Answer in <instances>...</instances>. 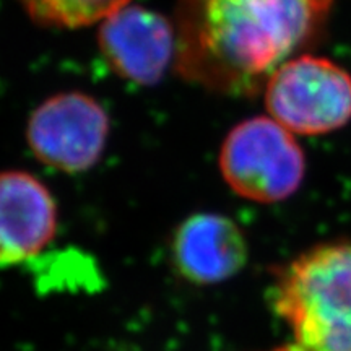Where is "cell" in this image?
Instances as JSON below:
<instances>
[{
  "label": "cell",
  "instance_id": "3",
  "mask_svg": "<svg viewBox=\"0 0 351 351\" xmlns=\"http://www.w3.org/2000/svg\"><path fill=\"white\" fill-rule=\"evenodd\" d=\"M218 163L231 191L258 204L287 200L306 173L304 152L291 130L263 116L232 127L219 148Z\"/></svg>",
  "mask_w": 351,
  "mask_h": 351
},
{
  "label": "cell",
  "instance_id": "2",
  "mask_svg": "<svg viewBox=\"0 0 351 351\" xmlns=\"http://www.w3.org/2000/svg\"><path fill=\"white\" fill-rule=\"evenodd\" d=\"M270 304L288 330L275 351H351V241L315 245L283 265Z\"/></svg>",
  "mask_w": 351,
  "mask_h": 351
},
{
  "label": "cell",
  "instance_id": "1",
  "mask_svg": "<svg viewBox=\"0 0 351 351\" xmlns=\"http://www.w3.org/2000/svg\"><path fill=\"white\" fill-rule=\"evenodd\" d=\"M333 0H176L174 69L228 96H251L315 36Z\"/></svg>",
  "mask_w": 351,
  "mask_h": 351
},
{
  "label": "cell",
  "instance_id": "8",
  "mask_svg": "<svg viewBox=\"0 0 351 351\" xmlns=\"http://www.w3.org/2000/svg\"><path fill=\"white\" fill-rule=\"evenodd\" d=\"M249 247L238 223L219 213H194L176 228L171 262L197 287L226 282L247 263Z\"/></svg>",
  "mask_w": 351,
  "mask_h": 351
},
{
  "label": "cell",
  "instance_id": "9",
  "mask_svg": "<svg viewBox=\"0 0 351 351\" xmlns=\"http://www.w3.org/2000/svg\"><path fill=\"white\" fill-rule=\"evenodd\" d=\"M36 23L82 28L99 23L130 0H16Z\"/></svg>",
  "mask_w": 351,
  "mask_h": 351
},
{
  "label": "cell",
  "instance_id": "7",
  "mask_svg": "<svg viewBox=\"0 0 351 351\" xmlns=\"http://www.w3.org/2000/svg\"><path fill=\"white\" fill-rule=\"evenodd\" d=\"M59 212L51 191L26 171H0V269L38 257L56 238Z\"/></svg>",
  "mask_w": 351,
  "mask_h": 351
},
{
  "label": "cell",
  "instance_id": "5",
  "mask_svg": "<svg viewBox=\"0 0 351 351\" xmlns=\"http://www.w3.org/2000/svg\"><path fill=\"white\" fill-rule=\"evenodd\" d=\"M108 138L106 109L82 91H65L43 101L26 124V142L36 160L67 174L93 168Z\"/></svg>",
  "mask_w": 351,
  "mask_h": 351
},
{
  "label": "cell",
  "instance_id": "6",
  "mask_svg": "<svg viewBox=\"0 0 351 351\" xmlns=\"http://www.w3.org/2000/svg\"><path fill=\"white\" fill-rule=\"evenodd\" d=\"M98 44L104 60L121 78L156 85L174 65V21L129 2L99 21Z\"/></svg>",
  "mask_w": 351,
  "mask_h": 351
},
{
  "label": "cell",
  "instance_id": "4",
  "mask_svg": "<svg viewBox=\"0 0 351 351\" xmlns=\"http://www.w3.org/2000/svg\"><path fill=\"white\" fill-rule=\"evenodd\" d=\"M263 90L270 117L296 134H328L351 119V75L324 57H293Z\"/></svg>",
  "mask_w": 351,
  "mask_h": 351
}]
</instances>
